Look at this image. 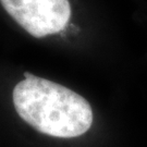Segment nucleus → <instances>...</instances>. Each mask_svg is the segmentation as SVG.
<instances>
[{"label": "nucleus", "mask_w": 147, "mask_h": 147, "mask_svg": "<svg viewBox=\"0 0 147 147\" xmlns=\"http://www.w3.org/2000/svg\"><path fill=\"white\" fill-rule=\"evenodd\" d=\"M13 89V104L22 120L42 134L72 138L83 135L93 123L88 101L70 88L24 72Z\"/></svg>", "instance_id": "1"}, {"label": "nucleus", "mask_w": 147, "mask_h": 147, "mask_svg": "<svg viewBox=\"0 0 147 147\" xmlns=\"http://www.w3.org/2000/svg\"><path fill=\"white\" fill-rule=\"evenodd\" d=\"M12 19L32 36L61 32L71 16L69 0H0Z\"/></svg>", "instance_id": "2"}]
</instances>
